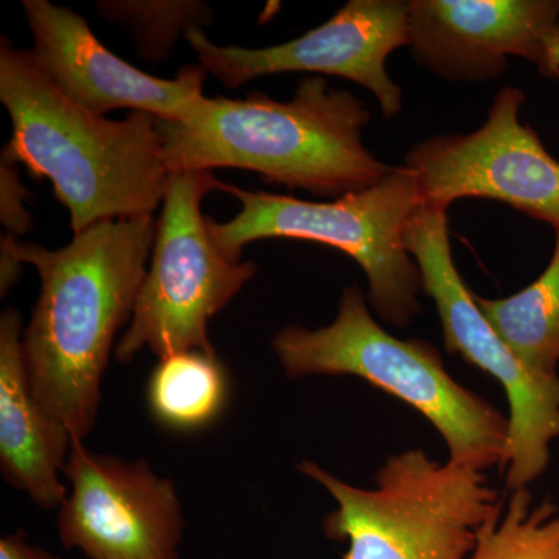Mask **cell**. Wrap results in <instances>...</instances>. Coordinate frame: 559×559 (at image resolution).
Wrapping results in <instances>:
<instances>
[{
    "instance_id": "5bb4252c",
    "label": "cell",
    "mask_w": 559,
    "mask_h": 559,
    "mask_svg": "<svg viewBox=\"0 0 559 559\" xmlns=\"http://www.w3.org/2000/svg\"><path fill=\"white\" fill-rule=\"evenodd\" d=\"M24 320L7 308L0 316V469L3 479L44 510L61 509L72 436L40 406L25 366Z\"/></svg>"
},
{
    "instance_id": "d6986e66",
    "label": "cell",
    "mask_w": 559,
    "mask_h": 559,
    "mask_svg": "<svg viewBox=\"0 0 559 559\" xmlns=\"http://www.w3.org/2000/svg\"><path fill=\"white\" fill-rule=\"evenodd\" d=\"M17 165L0 162V221L7 235L20 237L32 227V213L25 209V200L31 191L22 183Z\"/></svg>"
},
{
    "instance_id": "9a60e30c",
    "label": "cell",
    "mask_w": 559,
    "mask_h": 559,
    "mask_svg": "<svg viewBox=\"0 0 559 559\" xmlns=\"http://www.w3.org/2000/svg\"><path fill=\"white\" fill-rule=\"evenodd\" d=\"M229 396L226 369L216 353L189 349L159 359L151 373L146 401L160 426L178 432L207 428Z\"/></svg>"
},
{
    "instance_id": "8fae6325",
    "label": "cell",
    "mask_w": 559,
    "mask_h": 559,
    "mask_svg": "<svg viewBox=\"0 0 559 559\" xmlns=\"http://www.w3.org/2000/svg\"><path fill=\"white\" fill-rule=\"evenodd\" d=\"M64 476L57 530L66 549L90 559H179L182 506L175 484L146 460L124 462L73 440Z\"/></svg>"
},
{
    "instance_id": "ffe728a7",
    "label": "cell",
    "mask_w": 559,
    "mask_h": 559,
    "mask_svg": "<svg viewBox=\"0 0 559 559\" xmlns=\"http://www.w3.org/2000/svg\"><path fill=\"white\" fill-rule=\"evenodd\" d=\"M0 559H60L28 543L24 532H13L0 539Z\"/></svg>"
},
{
    "instance_id": "e0dca14e",
    "label": "cell",
    "mask_w": 559,
    "mask_h": 559,
    "mask_svg": "<svg viewBox=\"0 0 559 559\" xmlns=\"http://www.w3.org/2000/svg\"><path fill=\"white\" fill-rule=\"evenodd\" d=\"M469 559H559L557 503H535L528 488L513 489L502 514L480 530Z\"/></svg>"
},
{
    "instance_id": "4fadbf2b",
    "label": "cell",
    "mask_w": 559,
    "mask_h": 559,
    "mask_svg": "<svg viewBox=\"0 0 559 559\" xmlns=\"http://www.w3.org/2000/svg\"><path fill=\"white\" fill-rule=\"evenodd\" d=\"M412 57L448 81H489L509 58L559 80V0H409Z\"/></svg>"
},
{
    "instance_id": "30bf717a",
    "label": "cell",
    "mask_w": 559,
    "mask_h": 559,
    "mask_svg": "<svg viewBox=\"0 0 559 559\" xmlns=\"http://www.w3.org/2000/svg\"><path fill=\"white\" fill-rule=\"evenodd\" d=\"M186 38L202 69L227 90L274 73L312 72L366 87L385 119H395L403 109V91L390 79L385 62L393 51L409 47V0H349L325 24L263 49L218 46L202 28Z\"/></svg>"
},
{
    "instance_id": "6da1fadb",
    "label": "cell",
    "mask_w": 559,
    "mask_h": 559,
    "mask_svg": "<svg viewBox=\"0 0 559 559\" xmlns=\"http://www.w3.org/2000/svg\"><path fill=\"white\" fill-rule=\"evenodd\" d=\"M154 215L100 221L50 250L2 235L0 248L38 271L24 331L25 366L40 406L73 440L90 436L117 333L131 320L156 240Z\"/></svg>"
},
{
    "instance_id": "7a4b0ae2",
    "label": "cell",
    "mask_w": 559,
    "mask_h": 559,
    "mask_svg": "<svg viewBox=\"0 0 559 559\" xmlns=\"http://www.w3.org/2000/svg\"><path fill=\"white\" fill-rule=\"evenodd\" d=\"M0 102L13 134L0 160L50 180L73 235L108 219L154 215L168 171L157 119L131 112L109 120L81 108L39 68L32 50L0 46Z\"/></svg>"
},
{
    "instance_id": "7c38bea8",
    "label": "cell",
    "mask_w": 559,
    "mask_h": 559,
    "mask_svg": "<svg viewBox=\"0 0 559 559\" xmlns=\"http://www.w3.org/2000/svg\"><path fill=\"white\" fill-rule=\"evenodd\" d=\"M25 17L43 72L73 103L105 117L112 110L145 112L159 121L189 124L201 112L207 72L186 66L175 79L148 75L106 49L75 11L49 0H24Z\"/></svg>"
},
{
    "instance_id": "ac0fdd59",
    "label": "cell",
    "mask_w": 559,
    "mask_h": 559,
    "mask_svg": "<svg viewBox=\"0 0 559 559\" xmlns=\"http://www.w3.org/2000/svg\"><path fill=\"white\" fill-rule=\"evenodd\" d=\"M98 5L103 16L130 25L139 49L151 61L167 58L180 35L212 21L209 5L198 2H103Z\"/></svg>"
},
{
    "instance_id": "2e32d148",
    "label": "cell",
    "mask_w": 559,
    "mask_h": 559,
    "mask_svg": "<svg viewBox=\"0 0 559 559\" xmlns=\"http://www.w3.org/2000/svg\"><path fill=\"white\" fill-rule=\"evenodd\" d=\"M500 337L532 369L559 373V234L549 264L532 285L506 299L474 294Z\"/></svg>"
},
{
    "instance_id": "52a82bcc",
    "label": "cell",
    "mask_w": 559,
    "mask_h": 559,
    "mask_svg": "<svg viewBox=\"0 0 559 559\" xmlns=\"http://www.w3.org/2000/svg\"><path fill=\"white\" fill-rule=\"evenodd\" d=\"M213 171L170 173L148 271L116 358L130 362L143 348L157 358L201 349L215 353L209 322L253 275V261L230 260L210 235L201 204L223 190Z\"/></svg>"
},
{
    "instance_id": "8992f818",
    "label": "cell",
    "mask_w": 559,
    "mask_h": 559,
    "mask_svg": "<svg viewBox=\"0 0 559 559\" xmlns=\"http://www.w3.org/2000/svg\"><path fill=\"white\" fill-rule=\"evenodd\" d=\"M241 202L234 219L207 216L210 235L234 261L250 242L293 238L330 246L359 264L369 282V304L389 325L404 329L421 311V274L404 245L407 223L419 207L417 180L392 167L369 189L329 202L301 201L266 191L224 187Z\"/></svg>"
},
{
    "instance_id": "5b68a950",
    "label": "cell",
    "mask_w": 559,
    "mask_h": 559,
    "mask_svg": "<svg viewBox=\"0 0 559 559\" xmlns=\"http://www.w3.org/2000/svg\"><path fill=\"white\" fill-rule=\"evenodd\" d=\"M297 469L337 503L323 532L347 540L342 559H469L480 530L506 506L484 471L418 448L390 455L373 488L349 485L311 460Z\"/></svg>"
},
{
    "instance_id": "3957f363",
    "label": "cell",
    "mask_w": 559,
    "mask_h": 559,
    "mask_svg": "<svg viewBox=\"0 0 559 559\" xmlns=\"http://www.w3.org/2000/svg\"><path fill=\"white\" fill-rule=\"evenodd\" d=\"M370 119L358 97L308 76L289 102L261 92L240 100L205 97L191 123L157 120V130L170 173L237 168L289 190L341 198L392 170L364 143Z\"/></svg>"
},
{
    "instance_id": "7402d4cb",
    "label": "cell",
    "mask_w": 559,
    "mask_h": 559,
    "mask_svg": "<svg viewBox=\"0 0 559 559\" xmlns=\"http://www.w3.org/2000/svg\"><path fill=\"white\" fill-rule=\"evenodd\" d=\"M555 58H557V64L559 66V44L557 50H555Z\"/></svg>"
},
{
    "instance_id": "44dd1931",
    "label": "cell",
    "mask_w": 559,
    "mask_h": 559,
    "mask_svg": "<svg viewBox=\"0 0 559 559\" xmlns=\"http://www.w3.org/2000/svg\"><path fill=\"white\" fill-rule=\"evenodd\" d=\"M22 261L7 249L0 248V294L5 297L9 290L20 282Z\"/></svg>"
},
{
    "instance_id": "277c9868",
    "label": "cell",
    "mask_w": 559,
    "mask_h": 559,
    "mask_svg": "<svg viewBox=\"0 0 559 559\" xmlns=\"http://www.w3.org/2000/svg\"><path fill=\"white\" fill-rule=\"evenodd\" d=\"M272 349L289 380L349 374L414 407L440 433L451 462L480 471L506 466L509 417L459 384L432 344L382 329L358 285L344 289L329 326H283Z\"/></svg>"
},
{
    "instance_id": "9c48e42d",
    "label": "cell",
    "mask_w": 559,
    "mask_h": 559,
    "mask_svg": "<svg viewBox=\"0 0 559 559\" xmlns=\"http://www.w3.org/2000/svg\"><path fill=\"white\" fill-rule=\"evenodd\" d=\"M524 92L503 87L479 130L418 143L404 156L419 205L448 212L463 198L495 200L559 234V162L521 121Z\"/></svg>"
},
{
    "instance_id": "ba28073f",
    "label": "cell",
    "mask_w": 559,
    "mask_h": 559,
    "mask_svg": "<svg viewBox=\"0 0 559 559\" xmlns=\"http://www.w3.org/2000/svg\"><path fill=\"white\" fill-rule=\"evenodd\" d=\"M404 245L421 274L423 293L436 304L444 345L500 382L509 400V491L528 488L550 463L559 440V373L528 367L480 311L454 260L447 212L419 205L407 223Z\"/></svg>"
}]
</instances>
